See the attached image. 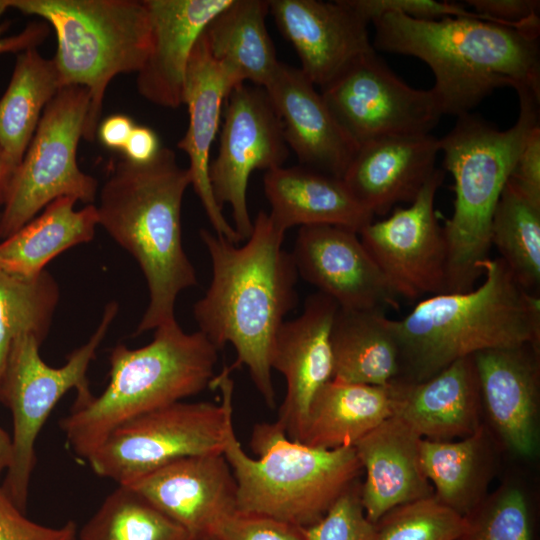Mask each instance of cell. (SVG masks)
Listing matches in <instances>:
<instances>
[{
	"label": "cell",
	"instance_id": "cell-1",
	"mask_svg": "<svg viewBox=\"0 0 540 540\" xmlns=\"http://www.w3.org/2000/svg\"><path fill=\"white\" fill-rule=\"evenodd\" d=\"M285 233L260 211L244 245L206 229L200 231L211 260L212 278L205 295L193 306L199 331L221 350L231 344L236 360L249 370L268 407H275L270 356L284 317L297 305L298 273Z\"/></svg>",
	"mask_w": 540,
	"mask_h": 540
},
{
	"label": "cell",
	"instance_id": "cell-2",
	"mask_svg": "<svg viewBox=\"0 0 540 540\" xmlns=\"http://www.w3.org/2000/svg\"><path fill=\"white\" fill-rule=\"evenodd\" d=\"M375 50L425 62L435 77L431 88L442 113H470L495 89L513 87L540 98L539 32L476 18L436 20L386 13L371 22Z\"/></svg>",
	"mask_w": 540,
	"mask_h": 540
},
{
	"label": "cell",
	"instance_id": "cell-3",
	"mask_svg": "<svg viewBox=\"0 0 540 540\" xmlns=\"http://www.w3.org/2000/svg\"><path fill=\"white\" fill-rule=\"evenodd\" d=\"M191 185L175 152L161 147L147 163L116 162L99 192L98 224L138 263L149 302L136 335L174 321L175 303L197 285L182 242L181 208Z\"/></svg>",
	"mask_w": 540,
	"mask_h": 540
},
{
	"label": "cell",
	"instance_id": "cell-4",
	"mask_svg": "<svg viewBox=\"0 0 540 540\" xmlns=\"http://www.w3.org/2000/svg\"><path fill=\"white\" fill-rule=\"evenodd\" d=\"M482 269V282L471 290L429 296L402 319H391L398 378L423 381L484 350L540 344L539 294L523 289L499 257Z\"/></svg>",
	"mask_w": 540,
	"mask_h": 540
},
{
	"label": "cell",
	"instance_id": "cell-5",
	"mask_svg": "<svg viewBox=\"0 0 540 540\" xmlns=\"http://www.w3.org/2000/svg\"><path fill=\"white\" fill-rule=\"evenodd\" d=\"M519 114L499 130L471 113L439 139L444 168L454 180V209L443 231L447 243L445 293L467 292L483 276L489 259L491 223L515 162L533 128L539 125L540 98L518 92Z\"/></svg>",
	"mask_w": 540,
	"mask_h": 540
},
{
	"label": "cell",
	"instance_id": "cell-6",
	"mask_svg": "<svg viewBox=\"0 0 540 540\" xmlns=\"http://www.w3.org/2000/svg\"><path fill=\"white\" fill-rule=\"evenodd\" d=\"M217 359L203 333H187L176 320L157 327L143 347L116 345L105 390L60 422L69 448L87 460L118 426L210 387Z\"/></svg>",
	"mask_w": 540,
	"mask_h": 540
},
{
	"label": "cell",
	"instance_id": "cell-7",
	"mask_svg": "<svg viewBox=\"0 0 540 540\" xmlns=\"http://www.w3.org/2000/svg\"><path fill=\"white\" fill-rule=\"evenodd\" d=\"M250 447L257 458L231 429L223 454L237 485V511L300 528L320 520L363 472L354 447H309L289 439L276 421L254 425Z\"/></svg>",
	"mask_w": 540,
	"mask_h": 540
},
{
	"label": "cell",
	"instance_id": "cell-8",
	"mask_svg": "<svg viewBox=\"0 0 540 540\" xmlns=\"http://www.w3.org/2000/svg\"><path fill=\"white\" fill-rule=\"evenodd\" d=\"M10 9L35 16L56 35L53 58L62 87L89 94L83 138L93 141L106 90L119 74L137 73L151 48V23L139 0H10Z\"/></svg>",
	"mask_w": 540,
	"mask_h": 540
},
{
	"label": "cell",
	"instance_id": "cell-9",
	"mask_svg": "<svg viewBox=\"0 0 540 540\" xmlns=\"http://www.w3.org/2000/svg\"><path fill=\"white\" fill-rule=\"evenodd\" d=\"M118 310L117 302H109L88 341L75 349L60 367L49 366L42 360L39 352L42 342L32 334L20 336L11 348L0 401L12 413V456L1 489L24 513L36 465L35 445L38 435L65 393L77 391L73 407L83 406L94 397L87 371Z\"/></svg>",
	"mask_w": 540,
	"mask_h": 540
},
{
	"label": "cell",
	"instance_id": "cell-10",
	"mask_svg": "<svg viewBox=\"0 0 540 540\" xmlns=\"http://www.w3.org/2000/svg\"><path fill=\"white\" fill-rule=\"evenodd\" d=\"M225 367L211 388L220 404L178 401L115 428L86 460L95 474L127 485L180 458L223 453L233 429L234 383Z\"/></svg>",
	"mask_w": 540,
	"mask_h": 540
},
{
	"label": "cell",
	"instance_id": "cell-11",
	"mask_svg": "<svg viewBox=\"0 0 540 540\" xmlns=\"http://www.w3.org/2000/svg\"><path fill=\"white\" fill-rule=\"evenodd\" d=\"M89 101L86 88L66 86L44 109L0 211V240L18 231L58 198L72 197L86 205L94 204L98 181L77 163Z\"/></svg>",
	"mask_w": 540,
	"mask_h": 540
},
{
	"label": "cell",
	"instance_id": "cell-12",
	"mask_svg": "<svg viewBox=\"0 0 540 540\" xmlns=\"http://www.w3.org/2000/svg\"><path fill=\"white\" fill-rule=\"evenodd\" d=\"M320 93L358 147L388 136L430 133L442 116L431 89L406 84L376 50L355 60Z\"/></svg>",
	"mask_w": 540,
	"mask_h": 540
},
{
	"label": "cell",
	"instance_id": "cell-13",
	"mask_svg": "<svg viewBox=\"0 0 540 540\" xmlns=\"http://www.w3.org/2000/svg\"><path fill=\"white\" fill-rule=\"evenodd\" d=\"M219 150L210 162L209 178L218 206L230 205L241 241L253 230L247 205L254 170L282 167L289 156L282 123L267 91L241 83L225 99Z\"/></svg>",
	"mask_w": 540,
	"mask_h": 540
},
{
	"label": "cell",
	"instance_id": "cell-14",
	"mask_svg": "<svg viewBox=\"0 0 540 540\" xmlns=\"http://www.w3.org/2000/svg\"><path fill=\"white\" fill-rule=\"evenodd\" d=\"M443 180L444 172L436 169L408 207L358 233L398 297L416 300L446 292L447 243L434 208Z\"/></svg>",
	"mask_w": 540,
	"mask_h": 540
},
{
	"label": "cell",
	"instance_id": "cell-15",
	"mask_svg": "<svg viewBox=\"0 0 540 540\" xmlns=\"http://www.w3.org/2000/svg\"><path fill=\"white\" fill-rule=\"evenodd\" d=\"M291 255L298 275L340 308L384 311L399 306V297L355 231L332 225L302 226Z\"/></svg>",
	"mask_w": 540,
	"mask_h": 540
},
{
	"label": "cell",
	"instance_id": "cell-16",
	"mask_svg": "<svg viewBox=\"0 0 540 540\" xmlns=\"http://www.w3.org/2000/svg\"><path fill=\"white\" fill-rule=\"evenodd\" d=\"M540 344L473 355L487 428L498 445L524 459L539 449Z\"/></svg>",
	"mask_w": 540,
	"mask_h": 540
},
{
	"label": "cell",
	"instance_id": "cell-17",
	"mask_svg": "<svg viewBox=\"0 0 540 540\" xmlns=\"http://www.w3.org/2000/svg\"><path fill=\"white\" fill-rule=\"evenodd\" d=\"M269 12L300 59L303 74L324 88L359 57L375 50L368 22L348 0H270Z\"/></svg>",
	"mask_w": 540,
	"mask_h": 540
},
{
	"label": "cell",
	"instance_id": "cell-18",
	"mask_svg": "<svg viewBox=\"0 0 540 540\" xmlns=\"http://www.w3.org/2000/svg\"><path fill=\"white\" fill-rule=\"evenodd\" d=\"M338 304L316 292L303 312L278 329L270 356L272 370L286 380V393L276 422L287 437L299 442L309 406L319 389L332 379L331 328Z\"/></svg>",
	"mask_w": 540,
	"mask_h": 540
},
{
	"label": "cell",
	"instance_id": "cell-19",
	"mask_svg": "<svg viewBox=\"0 0 540 540\" xmlns=\"http://www.w3.org/2000/svg\"><path fill=\"white\" fill-rule=\"evenodd\" d=\"M125 486L192 536L213 533L237 511V485L223 453L180 458Z\"/></svg>",
	"mask_w": 540,
	"mask_h": 540
},
{
	"label": "cell",
	"instance_id": "cell-20",
	"mask_svg": "<svg viewBox=\"0 0 540 540\" xmlns=\"http://www.w3.org/2000/svg\"><path fill=\"white\" fill-rule=\"evenodd\" d=\"M300 165L343 178L358 146L299 68L279 62L264 88Z\"/></svg>",
	"mask_w": 540,
	"mask_h": 540
},
{
	"label": "cell",
	"instance_id": "cell-21",
	"mask_svg": "<svg viewBox=\"0 0 540 540\" xmlns=\"http://www.w3.org/2000/svg\"><path fill=\"white\" fill-rule=\"evenodd\" d=\"M392 416L422 439L451 441L482 423V399L473 356L458 359L423 381L396 378L388 384Z\"/></svg>",
	"mask_w": 540,
	"mask_h": 540
},
{
	"label": "cell",
	"instance_id": "cell-22",
	"mask_svg": "<svg viewBox=\"0 0 540 540\" xmlns=\"http://www.w3.org/2000/svg\"><path fill=\"white\" fill-rule=\"evenodd\" d=\"M439 139L426 134L396 135L358 147L342 180L373 216L411 203L436 171Z\"/></svg>",
	"mask_w": 540,
	"mask_h": 540
},
{
	"label": "cell",
	"instance_id": "cell-23",
	"mask_svg": "<svg viewBox=\"0 0 540 540\" xmlns=\"http://www.w3.org/2000/svg\"><path fill=\"white\" fill-rule=\"evenodd\" d=\"M151 23V48L137 72L138 93L147 101L176 109L192 50L210 21L232 0H144Z\"/></svg>",
	"mask_w": 540,
	"mask_h": 540
},
{
	"label": "cell",
	"instance_id": "cell-24",
	"mask_svg": "<svg viewBox=\"0 0 540 540\" xmlns=\"http://www.w3.org/2000/svg\"><path fill=\"white\" fill-rule=\"evenodd\" d=\"M233 87L235 85L211 56L203 32L192 50L186 70L184 104L187 105L189 123L177 146L188 156L191 185L214 233L239 244L238 234L215 201L209 178L210 150L221 124L223 103Z\"/></svg>",
	"mask_w": 540,
	"mask_h": 540
},
{
	"label": "cell",
	"instance_id": "cell-25",
	"mask_svg": "<svg viewBox=\"0 0 540 540\" xmlns=\"http://www.w3.org/2000/svg\"><path fill=\"white\" fill-rule=\"evenodd\" d=\"M421 440L406 423L391 416L354 444L366 474L361 501L371 522L396 506L433 495L421 465Z\"/></svg>",
	"mask_w": 540,
	"mask_h": 540
},
{
	"label": "cell",
	"instance_id": "cell-26",
	"mask_svg": "<svg viewBox=\"0 0 540 540\" xmlns=\"http://www.w3.org/2000/svg\"><path fill=\"white\" fill-rule=\"evenodd\" d=\"M263 187L269 215L284 232L296 225H332L359 233L374 218L341 178L302 165L266 171Z\"/></svg>",
	"mask_w": 540,
	"mask_h": 540
},
{
	"label": "cell",
	"instance_id": "cell-27",
	"mask_svg": "<svg viewBox=\"0 0 540 540\" xmlns=\"http://www.w3.org/2000/svg\"><path fill=\"white\" fill-rule=\"evenodd\" d=\"M498 444L482 424L456 441L420 442V459L434 496L466 517L488 495L496 470Z\"/></svg>",
	"mask_w": 540,
	"mask_h": 540
},
{
	"label": "cell",
	"instance_id": "cell-28",
	"mask_svg": "<svg viewBox=\"0 0 540 540\" xmlns=\"http://www.w3.org/2000/svg\"><path fill=\"white\" fill-rule=\"evenodd\" d=\"M269 1L232 0L207 25L211 56L237 86L249 81L265 88L278 64L265 18Z\"/></svg>",
	"mask_w": 540,
	"mask_h": 540
},
{
	"label": "cell",
	"instance_id": "cell-29",
	"mask_svg": "<svg viewBox=\"0 0 540 540\" xmlns=\"http://www.w3.org/2000/svg\"><path fill=\"white\" fill-rule=\"evenodd\" d=\"M330 341L332 380L385 386L399 377V348L384 311L338 307Z\"/></svg>",
	"mask_w": 540,
	"mask_h": 540
},
{
	"label": "cell",
	"instance_id": "cell-30",
	"mask_svg": "<svg viewBox=\"0 0 540 540\" xmlns=\"http://www.w3.org/2000/svg\"><path fill=\"white\" fill-rule=\"evenodd\" d=\"M392 416L388 385L330 380L314 396L299 442L332 450L354 444Z\"/></svg>",
	"mask_w": 540,
	"mask_h": 540
},
{
	"label": "cell",
	"instance_id": "cell-31",
	"mask_svg": "<svg viewBox=\"0 0 540 540\" xmlns=\"http://www.w3.org/2000/svg\"><path fill=\"white\" fill-rule=\"evenodd\" d=\"M78 201L61 197L18 231L0 240V270L22 276L43 272L64 251L93 240L98 224L95 204L76 210Z\"/></svg>",
	"mask_w": 540,
	"mask_h": 540
},
{
	"label": "cell",
	"instance_id": "cell-32",
	"mask_svg": "<svg viewBox=\"0 0 540 540\" xmlns=\"http://www.w3.org/2000/svg\"><path fill=\"white\" fill-rule=\"evenodd\" d=\"M62 88L52 59L37 48L18 53L8 86L0 98V146L18 166L48 103Z\"/></svg>",
	"mask_w": 540,
	"mask_h": 540
},
{
	"label": "cell",
	"instance_id": "cell-33",
	"mask_svg": "<svg viewBox=\"0 0 540 540\" xmlns=\"http://www.w3.org/2000/svg\"><path fill=\"white\" fill-rule=\"evenodd\" d=\"M491 246L526 291L539 294L540 204L507 181L491 223Z\"/></svg>",
	"mask_w": 540,
	"mask_h": 540
},
{
	"label": "cell",
	"instance_id": "cell-34",
	"mask_svg": "<svg viewBox=\"0 0 540 540\" xmlns=\"http://www.w3.org/2000/svg\"><path fill=\"white\" fill-rule=\"evenodd\" d=\"M59 299V285L46 270L33 276L0 270V392L15 340L32 334L43 343Z\"/></svg>",
	"mask_w": 540,
	"mask_h": 540
},
{
	"label": "cell",
	"instance_id": "cell-35",
	"mask_svg": "<svg viewBox=\"0 0 540 540\" xmlns=\"http://www.w3.org/2000/svg\"><path fill=\"white\" fill-rule=\"evenodd\" d=\"M192 535L125 485L111 492L78 531V540H191Z\"/></svg>",
	"mask_w": 540,
	"mask_h": 540
},
{
	"label": "cell",
	"instance_id": "cell-36",
	"mask_svg": "<svg viewBox=\"0 0 540 540\" xmlns=\"http://www.w3.org/2000/svg\"><path fill=\"white\" fill-rule=\"evenodd\" d=\"M458 540H533L530 499L520 483L501 484L466 517Z\"/></svg>",
	"mask_w": 540,
	"mask_h": 540
},
{
	"label": "cell",
	"instance_id": "cell-37",
	"mask_svg": "<svg viewBox=\"0 0 540 540\" xmlns=\"http://www.w3.org/2000/svg\"><path fill=\"white\" fill-rule=\"evenodd\" d=\"M374 524V540H458L467 521L433 494L390 509Z\"/></svg>",
	"mask_w": 540,
	"mask_h": 540
},
{
	"label": "cell",
	"instance_id": "cell-38",
	"mask_svg": "<svg viewBox=\"0 0 540 540\" xmlns=\"http://www.w3.org/2000/svg\"><path fill=\"white\" fill-rule=\"evenodd\" d=\"M302 532L305 540H374L375 524L365 514L361 482L349 487L320 520Z\"/></svg>",
	"mask_w": 540,
	"mask_h": 540
},
{
	"label": "cell",
	"instance_id": "cell-39",
	"mask_svg": "<svg viewBox=\"0 0 540 540\" xmlns=\"http://www.w3.org/2000/svg\"><path fill=\"white\" fill-rule=\"evenodd\" d=\"M349 4L368 22L386 13H399L415 19L436 20L446 17H485L463 5L435 0H348Z\"/></svg>",
	"mask_w": 540,
	"mask_h": 540
},
{
	"label": "cell",
	"instance_id": "cell-40",
	"mask_svg": "<svg viewBox=\"0 0 540 540\" xmlns=\"http://www.w3.org/2000/svg\"><path fill=\"white\" fill-rule=\"evenodd\" d=\"M218 540H305L302 528L270 516L236 511L213 531Z\"/></svg>",
	"mask_w": 540,
	"mask_h": 540
},
{
	"label": "cell",
	"instance_id": "cell-41",
	"mask_svg": "<svg viewBox=\"0 0 540 540\" xmlns=\"http://www.w3.org/2000/svg\"><path fill=\"white\" fill-rule=\"evenodd\" d=\"M0 540H78V528L71 520L51 527L28 519L0 487Z\"/></svg>",
	"mask_w": 540,
	"mask_h": 540
},
{
	"label": "cell",
	"instance_id": "cell-42",
	"mask_svg": "<svg viewBox=\"0 0 540 540\" xmlns=\"http://www.w3.org/2000/svg\"><path fill=\"white\" fill-rule=\"evenodd\" d=\"M465 3L490 23L540 32L538 0H466Z\"/></svg>",
	"mask_w": 540,
	"mask_h": 540
},
{
	"label": "cell",
	"instance_id": "cell-43",
	"mask_svg": "<svg viewBox=\"0 0 540 540\" xmlns=\"http://www.w3.org/2000/svg\"><path fill=\"white\" fill-rule=\"evenodd\" d=\"M508 181L528 199L540 204V125L530 132Z\"/></svg>",
	"mask_w": 540,
	"mask_h": 540
},
{
	"label": "cell",
	"instance_id": "cell-44",
	"mask_svg": "<svg viewBox=\"0 0 540 540\" xmlns=\"http://www.w3.org/2000/svg\"><path fill=\"white\" fill-rule=\"evenodd\" d=\"M9 9L10 0H0V20ZM48 28L44 21L31 22L19 33L6 36L4 28L0 24V55L36 48L48 35Z\"/></svg>",
	"mask_w": 540,
	"mask_h": 540
},
{
	"label": "cell",
	"instance_id": "cell-45",
	"mask_svg": "<svg viewBox=\"0 0 540 540\" xmlns=\"http://www.w3.org/2000/svg\"><path fill=\"white\" fill-rule=\"evenodd\" d=\"M161 149L157 134L149 127L135 125L124 148L125 159L133 163H147Z\"/></svg>",
	"mask_w": 540,
	"mask_h": 540
},
{
	"label": "cell",
	"instance_id": "cell-46",
	"mask_svg": "<svg viewBox=\"0 0 540 540\" xmlns=\"http://www.w3.org/2000/svg\"><path fill=\"white\" fill-rule=\"evenodd\" d=\"M135 125L129 116L114 114L100 121L96 136L105 147L122 151Z\"/></svg>",
	"mask_w": 540,
	"mask_h": 540
},
{
	"label": "cell",
	"instance_id": "cell-47",
	"mask_svg": "<svg viewBox=\"0 0 540 540\" xmlns=\"http://www.w3.org/2000/svg\"><path fill=\"white\" fill-rule=\"evenodd\" d=\"M16 168L17 165L0 146V209L3 208L7 200Z\"/></svg>",
	"mask_w": 540,
	"mask_h": 540
},
{
	"label": "cell",
	"instance_id": "cell-48",
	"mask_svg": "<svg viewBox=\"0 0 540 540\" xmlns=\"http://www.w3.org/2000/svg\"><path fill=\"white\" fill-rule=\"evenodd\" d=\"M12 456L11 436L0 426V477L10 465Z\"/></svg>",
	"mask_w": 540,
	"mask_h": 540
},
{
	"label": "cell",
	"instance_id": "cell-49",
	"mask_svg": "<svg viewBox=\"0 0 540 540\" xmlns=\"http://www.w3.org/2000/svg\"><path fill=\"white\" fill-rule=\"evenodd\" d=\"M191 540H218L213 533L193 536Z\"/></svg>",
	"mask_w": 540,
	"mask_h": 540
}]
</instances>
